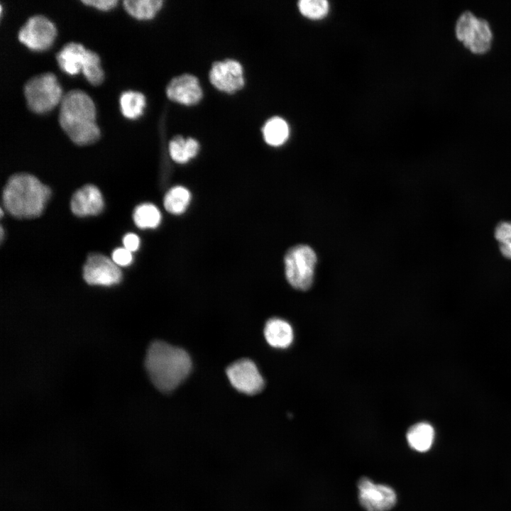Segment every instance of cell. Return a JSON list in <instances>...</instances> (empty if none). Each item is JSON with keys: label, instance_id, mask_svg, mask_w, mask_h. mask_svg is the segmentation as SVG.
<instances>
[{"label": "cell", "instance_id": "4316f807", "mask_svg": "<svg viewBox=\"0 0 511 511\" xmlns=\"http://www.w3.org/2000/svg\"><path fill=\"white\" fill-rule=\"evenodd\" d=\"M82 2L86 5L95 7L101 11H108L114 8L118 1L116 0H83Z\"/></svg>", "mask_w": 511, "mask_h": 511}, {"label": "cell", "instance_id": "7402d4cb", "mask_svg": "<svg viewBox=\"0 0 511 511\" xmlns=\"http://www.w3.org/2000/svg\"><path fill=\"white\" fill-rule=\"evenodd\" d=\"M133 218L140 229H153L160 224L161 215L155 205L143 204L135 209Z\"/></svg>", "mask_w": 511, "mask_h": 511}, {"label": "cell", "instance_id": "d6986e66", "mask_svg": "<svg viewBox=\"0 0 511 511\" xmlns=\"http://www.w3.org/2000/svg\"><path fill=\"white\" fill-rule=\"evenodd\" d=\"M122 114L127 119H135L142 115L145 106L144 95L138 92H123L119 99Z\"/></svg>", "mask_w": 511, "mask_h": 511}, {"label": "cell", "instance_id": "9c48e42d", "mask_svg": "<svg viewBox=\"0 0 511 511\" xmlns=\"http://www.w3.org/2000/svg\"><path fill=\"white\" fill-rule=\"evenodd\" d=\"M358 499L366 511H388L396 504L394 490L385 485L375 484L366 477L358 483Z\"/></svg>", "mask_w": 511, "mask_h": 511}, {"label": "cell", "instance_id": "9a60e30c", "mask_svg": "<svg viewBox=\"0 0 511 511\" xmlns=\"http://www.w3.org/2000/svg\"><path fill=\"white\" fill-rule=\"evenodd\" d=\"M264 336L269 345L277 348L289 347L293 341L291 325L280 318L270 319L264 327Z\"/></svg>", "mask_w": 511, "mask_h": 511}, {"label": "cell", "instance_id": "44dd1931", "mask_svg": "<svg viewBox=\"0 0 511 511\" xmlns=\"http://www.w3.org/2000/svg\"><path fill=\"white\" fill-rule=\"evenodd\" d=\"M190 200L189 192L181 186L170 189L165 196L164 207L173 214H180L185 211Z\"/></svg>", "mask_w": 511, "mask_h": 511}, {"label": "cell", "instance_id": "277c9868", "mask_svg": "<svg viewBox=\"0 0 511 511\" xmlns=\"http://www.w3.org/2000/svg\"><path fill=\"white\" fill-rule=\"evenodd\" d=\"M23 92L28 108L38 114L53 109L63 97L57 78L51 72L31 78L25 84Z\"/></svg>", "mask_w": 511, "mask_h": 511}, {"label": "cell", "instance_id": "484cf974", "mask_svg": "<svg viewBox=\"0 0 511 511\" xmlns=\"http://www.w3.org/2000/svg\"><path fill=\"white\" fill-rule=\"evenodd\" d=\"M112 260L118 266L128 265L132 261L131 252L123 248H118L112 253Z\"/></svg>", "mask_w": 511, "mask_h": 511}, {"label": "cell", "instance_id": "52a82bcc", "mask_svg": "<svg viewBox=\"0 0 511 511\" xmlns=\"http://www.w3.org/2000/svg\"><path fill=\"white\" fill-rule=\"evenodd\" d=\"M54 24L46 17L36 15L29 18L18 31L20 42L33 50H45L53 44L56 36Z\"/></svg>", "mask_w": 511, "mask_h": 511}, {"label": "cell", "instance_id": "83f0119b", "mask_svg": "<svg viewBox=\"0 0 511 511\" xmlns=\"http://www.w3.org/2000/svg\"><path fill=\"white\" fill-rule=\"evenodd\" d=\"M123 247L129 251H135L140 243L139 238L134 233H128L123 238Z\"/></svg>", "mask_w": 511, "mask_h": 511}, {"label": "cell", "instance_id": "2e32d148", "mask_svg": "<svg viewBox=\"0 0 511 511\" xmlns=\"http://www.w3.org/2000/svg\"><path fill=\"white\" fill-rule=\"evenodd\" d=\"M406 438L412 449L419 452H426L432 446L434 429L427 422H419L410 427Z\"/></svg>", "mask_w": 511, "mask_h": 511}, {"label": "cell", "instance_id": "ffe728a7", "mask_svg": "<svg viewBox=\"0 0 511 511\" xmlns=\"http://www.w3.org/2000/svg\"><path fill=\"white\" fill-rule=\"evenodd\" d=\"M163 5L161 0H125L123 6L126 11L138 19L153 18Z\"/></svg>", "mask_w": 511, "mask_h": 511}, {"label": "cell", "instance_id": "ac0fdd59", "mask_svg": "<svg viewBox=\"0 0 511 511\" xmlns=\"http://www.w3.org/2000/svg\"><path fill=\"white\" fill-rule=\"evenodd\" d=\"M265 142L273 146L283 144L289 136V126L282 118L275 116L266 121L263 128Z\"/></svg>", "mask_w": 511, "mask_h": 511}, {"label": "cell", "instance_id": "5bb4252c", "mask_svg": "<svg viewBox=\"0 0 511 511\" xmlns=\"http://www.w3.org/2000/svg\"><path fill=\"white\" fill-rule=\"evenodd\" d=\"M86 50L82 45L77 43L70 42L65 44L56 55L60 68L70 75L81 72Z\"/></svg>", "mask_w": 511, "mask_h": 511}, {"label": "cell", "instance_id": "7c38bea8", "mask_svg": "<svg viewBox=\"0 0 511 511\" xmlns=\"http://www.w3.org/2000/svg\"><path fill=\"white\" fill-rule=\"evenodd\" d=\"M167 97L175 102L185 105L197 103L202 97V90L197 78L184 74L173 78L166 88Z\"/></svg>", "mask_w": 511, "mask_h": 511}, {"label": "cell", "instance_id": "3957f363", "mask_svg": "<svg viewBox=\"0 0 511 511\" xmlns=\"http://www.w3.org/2000/svg\"><path fill=\"white\" fill-rule=\"evenodd\" d=\"M50 189L35 177L26 173L13 175L4 187L2 200L6 210L17 218H33L43 211Z\"/></svg>", "mask_w": 511, "mask_h": 511}, {"label": "cell", "instance_id": "ba28073f", "mask_svg": "<svg viewBox=\"0 0 511 511\" xmlns=\"http://www.w3.org/2000/svg\"><path fill=\"white\" fill-rule=\"evenodd\" d=\"M226 375L234 388L246 395L257 394L264 387V380L258 368L248 358L231 364L226 369Z\"/></svg>", "mask_w": 511, "mask_h": 511}, {"label": "cell", "instance_id": "4fadbf2b", "mask_svg": "<svg viewBox=\"0 0 511 511\" xmlns=\"http://www.w3.org/2000/svg\"><path fill=\"white\" fill-rule=\"evenodd\" d=\"M71 210L77 216H86L100 213L104 200L99 189L87 185L78 189L71 199Z\"/></svg>", "mask_w": 511, "mask_h": 511}, {"label": "cell", "instance_id": "7a4b0ae2", "mask_svg": "<svg viewBox=\"0 0 511 511\" xmlns=\"http://www.w3.org/2000/svg\"><path fill=\"white\" fill-rule=\"evenodd\" d=\"M95 119V106L85 92L74 89L63 95L59 123L72 142L80 145L95 142L100 136Z\"/></svg>", "mask_w": 511, "mask_h": 511}, {"label": "cell", "instance_id": "e0dca14e", "mask_svg": "<svg viewBox=\"0 0 511 511\" xmlns=\"http://www.w3.org/2000/svg\"><path fill=\"white\" fill-rule=\"evenodd\" d=\"M199 143L192 138L175 136L169 143V152L172 159L178 163H185L198 153Z\"/></svg>", "mask_w": 511, "mask_h": 511}, {"label": "cell", "instance_id": "d4e9b609", "mask_svg": "<svg viewBox=\"0 0 511 511\" xmlns=\"http://www.w3.org/2000/svg\"><path fill=\"white\" fill-rule=\"evenodd\" d=\"M495 237L502 255L511 260V221L499 223L495 229Z\"/></svg>", "mask_w": 511, "mask_h": 511}, {"label": "cell", "instance_id": "cb8c5ba5", "mask_svg": "<svg viewBox=\"0 0 511 511\" xmlns=\"http://www.w3.org/2000/svg\"><path fill=\"white\" fill-rule=\"evenodd\" d=\"M329 6L326 0H301L298 2L300 13L311 19L324 17L329 11Z\"/></svg>", "mask_w": 511, "mask_h": 511}, {"label": "cell", "instance_id": "603a6c76", "mask_svg": "<svg viewBox=\"0 0 511 511\" xmlns=\"http://www.w3.org/2000/svg\"><path fill=\"white\" fill-rule=\"evenodd\" d=\"M81 72L90 84L99 85L102 82L104 72L100 66L99 57L96 53L86 50L84 62Z\"/></svg>", "mask_w": 511, "mask_h": 511}, {"label": "cell", "instance_id": "5b68a950", "mask_svg": "<svg viewBox=\"0 0 511 511\" xmlns=\"http://www.w3.org/2000/svg\"><path fill=\"white\" fill-rule=\"evenodd\" d=\"M455 34L466 48L476 54L488 51L493 41V31L488 21L470 11H463L457 18Z\"/></svg>", "mask_w": 511, "mask_h": 511}, {"label": "cell", "instance_id": "6da1fadb", "mask_svg": "<svg viewBox=\"0 0 511 511\" xmlns=\"http://www.w3.org/2000/svg\"><path fill=\"white\" fill-rule=\"evenodd\" d=\"M145 367L155 387L168 392L178 387L189 375L192 361L184 349L162 341H155L149 346Z\"/></svg>", "mask_w": 511, "mask_h": 511}, {"label": "cell", "instance_id": "8fae6325", "mask_svg": "<svg viewBox=\"0 0 511 511\" xmlns=\"http://www.w3.org/2000/svg\"><path fill=\"white\" fill-rule=\"evenodd\" d=\"M209 79L220 91L233 93L243 87V67L234 60L216 62L210 70Z\"/></svg>", "mask_w": 511, "mask_h": 511}, {"label": "cell", "instance_id": "30bf717a", "mask_svg": "<svg viewBox=\"0 0 511 511\" xmlns=\"http://www.w3.org/2000/svg\"><path fill=\"white\" fill-rule=\"evenodd\" d=\"M83 278L89 285L111 286L121 280L122 274L112 260L94 253L88 257L84 265Z\"/></svg>", "mask_w": 511, "mask_h": 511}, {"label": "cell", "instance_id": "8992f818", "mask_svg": "<svg viewBox=\"0 0 511 511\" xmlns=\"http://www.w3.org/2000/svg\"><path fill=\"white\" fill-rule=\"evenodd\" d=\"M317 256L309 246L297 245L285 257V275L289 283L300 290H308L313 282Z\"/></svg>", "mask_w": 511, "mask_h": 511}]
</instances>
